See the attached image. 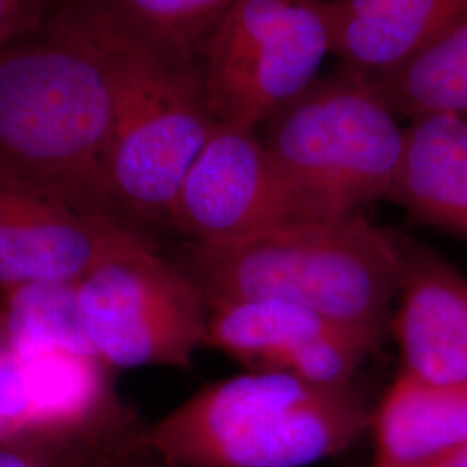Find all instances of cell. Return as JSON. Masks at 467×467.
I'll return each mask as SVG.
<instances>
[{"instance_id": "6da1fadb", "label": "cell", "mask_w": 467, "mask_h": 467, "mask_svg": "<svg viewBox=\"0 0 467 467\" xmlns=\"http://www.w3.org/2000/svg\"><path fill=\"white\" fill-rule=\"evenodd\" d=\"M109 139L99 49L67 2L38 34L0 47V175L132 225L109 182Z\"/></svg>"}, {"instance_id": "7a4b0ae2", "label": "cell", "mask_w": 467, "mask_h": 467, "mask_svg": "<svg viewBox=\"0 0 467 467\" xmlns=\"http://www.w3.org/2000/svg\"><path fill=\"white\" fill-rule=\"evenodd\" d=\"M171 260L208 308L272 298L381 337L397 300L395 231L364 213L298 222L234 243L185 239Z\"/></svg>"}, {"instance_id": "3957f363", "label": "cell", "mask_w": 467, "mask_h": 467, "mask_svg": "<svg viewBox=\"0 0 467 467\" xmlns=\"http://www.w3.org/2000/svg\"><path fill=\"white\" fill-rule=\"evenodd\" d=\"M372 419L351 384L248 370L201 388L140 440L163 467H308L348 451Z\"/></svg>"}, {"instance_id": "277c9868", "label": "cell", "mask_w": 467, "mask_h": 467, "mask_svg": "<svg viewBox=\"0 0 467 467\" xmlns=\"http://www.w3.org/2000/svg\"><path fill=\"white\" fill-rule=\"evenodd\" d=\"M310 220L393 202L403 127L368 73L339 63L256 129Z\"/></svg>"}, {"instance_id": "5b68a950", "label": "cell", "mask_w": 467, "mask_h": 467, "mask_svg": "<svg viewBox=\"0 0 467 467\" xmlns=\"http://www.w3.org/2000/svg\"><path fill=\"white\" fill-rule=\"evenodd\" d=\"M69 4L99 49L109 90L113 194L130 223H167L189 168L217 125L201 75L171 67L78 0Z\"/></svg>"}, {"instance_id": "8992f818", "label": "cell", "mask_w": 467, "mask_h": 467, "mask_svg": "<svg viewBox=\"0 0 467 467\" xmlns=\"http://www.w3.org/2000/svg\"><path fill=\"white\" fill-rule=\"evenodd\" d=\"M85 337L108 368H191L208 306L182 268L139 229L118 223L77 281Z\"/></svg>"}, {"instance_id": "52a82bcc", "label": "cell", "mask_w": 467, "mask_h": 467, "mask_svg": "<svg viewBox=\"0 0 467 467\" xmlns=\"http://www.w3.org/2000/svg\"><path fill=\"white\" fill-rule=\"evenodd\" d=\"M331 54L327 0H235L201 67L218 123L256 130L317 78Z\"/></svg>"}, {"instance_id": "ba28073f", "label": "cell", "mask_w": 467, "mask_h": 467, "mask_svg": "<svg viewBox=\"0 0 467 467\" xmlns=\"http://www.w3.org/2000/svg\"><path fill=\"white\" fill-rule=\"evenodd\" d=\"M258 132L218 123L168 213L187 241L234 243L306 222Z\"/></svg>"}, {"instance_id": "9c48e42d", "label": "cell", "mask_w": 467, "mask_h": 467, "mask_svg": "<svg viewBox=\"0 0 467 467\" xmlns=\"http://www.w3.org/2000/svg\"><path fill=\"white\" fill-rule=\"evenodd\" d=\"M381 337L314 310L272 298L208 308L204 348L222 351L248 370L285 372L308 383L350 386Z\"/></svg>"}, {"instance_id": "30bf717a", "label": "cell", "mask_w": 467, "mask_h": 467, "mask_svg": "<svg viewBox=\"0 0 467 467\" xmlns=\"http://www.w3.org/2000/svg\"><path fill=\"white\" fill-rule=\"evenodd\" d=\"M403 374L433 384L467 383V279L436 251L395 233Z\"/></svg>"}, {"instance_id": "8fae6325", "label": "cell", "mask_w": 467, "mask_h": 467, "mask_svg": "<svg viewBox=\"0 0 467 467\" xmlns=\"http://www.w3.org/2000/svg\"><path fill=\"white\" fill-rule=\"evenodd\" d=\"M118 223L0 175V293L26 284L78 281Z\"/></svg>"}, {"instance_id": "7c38bea8", "label": "cell", "mask_w": 467, "mask_h": 467, "mask_svg": "<svg viewBox=\"0 0 467 467\" xmlns=\"http://www.w3.org/2000/svg\"><path fill=\"white\" fill-rule=\"evenodd\" d=\"M331 54L378 75L430 49L467 16V0H327Z\"/></svg>"}, {"instance_id": "4fadbf2b", "label": "cell", "mask_w": 467, "mask_h": 467, "mask_svg": "<svg viewBox=\"0 0 467 467\" xmlns=\"http://www.w3.org/2000/svg\"><path fill=\"white\" fill-rule=\"evenodd\" d=\"M393 202L422 225L467 241V113L409 119Z\"/></svg>"}, {"instance_id": "5bb4252c", "label": "cell", "mask_w": 467, "mask_h": 467, "mask_svg": "<svg viewBox=\"0 0 467 467\" xmlns=\"http://www.w3.org/2000/svg\"><path fill=\"white\" fill-rule=\"evenodd\" d=\"M370 467H430L467 445V383L433 384L401 372L372 419Z\"/></svg>"}, {"instance_id": "9a60e30c", "label": "cell", "mask_w": 467, "mask_h": 467, "mask_svg": "<svg viewBox=\"0 0 467 467\" xmlns=\"http://www.w3.org/2000/svg\"><path fill=\"white\" fill-rule=\"evenodd\" d=\"M13 353L26 430L87 426L123 410L109 388V368L96 355L56 347Z\"/></svg>"}, {"instance_id": "2e32d148", "label": "cell", "mask_w": 467, "mask_h": 467, "mask_svg": "<svg viewBox=\"0 0 467 467\" xmlns=\"http://www.w3.org/2000/svg\"><path fill=\"white\" fill-rule=\"evenodd\" d=\"M171 67L201 75L204 50L235 0H78Z\"/></svg>"}, {"instance_id": "e0dca14e", "label": "cell", "mask_w": 467, "mask_h": 467, "mask_svg": "<svg viewBox=\"0 0 467 467\" xmlns=\"http://www.w3.org/2000/svg\"><path fill=\"white\" fill-rule=\"evenodd\" d=\"M368 77L399 118L467 113V16L409 63Z\"/></svg>"}, {"instance_id": "ac0fdd59", "label": "cell", "mask_w": 467, "mask_h": 467, "mask_svg": "<svg viewBox=\"0 0 467 467\" xmlns=\"http://www.w3.org/2000/svg\"><path fill=\"white\" fill-rule=\"evenodd\" d=\"M0 318L13 351L56 347L96 355L85 337L77 281L26 284L2 295Z\"/></svg>"}, {"instance_id": "d6986e66", "label": "cell", "mask_w": 467, "mask_h": 467, "mask_svg": "<svg viewBox=\"0 0 467 467\" xmlns=\"http://www.w3.org/2000/svg\"><path fill=\"white\" fill-rule=\"evenodd\" d=\"M125 410L77 428H36L0 441V467H69L85 451L125 426Z\"/></svg>"}, {"instance_id": "ffe728a7", "label": "cell", "mask_w": 467, "mask_h": 467, "mask_svg": "<svg viewBox=\"0 0 467 467\" xmlns=\"http://www.w3.org/2000/svg\"><path fill=\"white\" fill-rule=\"evenodd\" d=\"M21 431H26V418L19 370L16 357L5 341L0 318V441Z\"/></svg>"}, {"instance_id": "44dd1931", "label": "cell", "mask_w": 467, "mask_h": 467, "mask_svg": "<svg viewBox=\"0 0 467 467\" xmlns=\"http://www.w3.org/2000/svg\"><path fill=\"white\" fill-rule=\"evenodd\" d=\"M134 419L85 451L69 467H135L142 447Z\"/></svg>"}, {"instance_id": "7402d4cb", "label": "cell", "mask_w": 467, "mask_h": 467, "mask_svg": "<svg viewBox=\"0 0 467 467\" xmlns=\"http://www.w3.org/2000/svg\"><path fill=\"white\" fill-rule=\"evenodd\" d=\"M56 0H0V47L38 34L49 23Z\"/></svg>"}, {"instance_id": "603a6c76", "label": "cell", "mask_w": 467, "mask_h": 467, "mask_svg": "<svg viewBox=\"0 0 467 467\" xmlns=\"http://www.w3.org/2000/svg\"><path fill=\"white\" fill-rule=\"evenodd\" d=\"M430 467H467V445L461 447L459 451H451V455Z\"/></svg>"}, {"instance_id": "cb8c5ba5", "label": "cell", "mask_w": 467, "mask_h": 467, "mask_svg": "<svg viewBox=\"0 0 467 467\" xmlns=\"http://www.w3.org/2000/svg\"><path fill=\"white\" fill-rule=\"evenodd\" d=\"M142 441V440H140ZM135 467H163L152 455H150L148 449L144 447V443H142V447H140V451H139V457H137V464Z\"/></svg>"}]
</instances>
